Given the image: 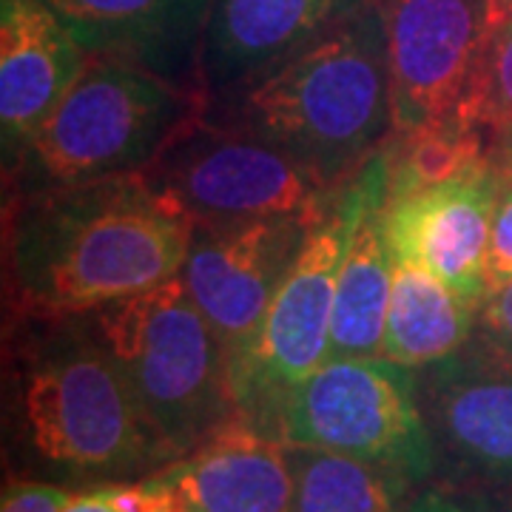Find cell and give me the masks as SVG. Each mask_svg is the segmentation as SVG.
Segmentation results:
<instances>
[{"instance_id": "6da1fadb", "label": "cell", "mask_w": 512, "mask_h": 512, "mask_svg": "<svg viewBox=\"0 0 512 512\" xmlns=\"http://www.w3.org/2000/svg\"><path fill=\"white\" fill-rule=\"evenodd\" d=\"M194 225L143 171L23 191L9 225V274L35 319L83 316L183 271Z\"/></svg>"}, {"instance_id": "7a4b0ae2", "label": "cell", "mask_w": 512, "mask_h": 512, "mask_svg": "<svg viewBox=\"0 0 512 512\" xmlns=\"http://www.w3.org/2000/svg\"><path fill=\"white\" fill-rule=\"evenodd\" d=\"M202 114L285 151L328 188L348 183L393 134L379 0Z\"/></svg>"}, {"instance_id": "3957f363", "label": "cell", "mask_w": 512, "mask_h": 512, "mask_svg": "<svg viewBox=\"0 0 512 512\" xmlns=\"http://www.w3.org/2000/svg\"><path fill=\"white\" fill-rule=\"evenodd\" d=\"M18 379L20 424L40 461L100 484L146 478L174 456L86 316L40 319Z\"/></svg>"}, {"instance_id": "277c9868", "label": "cell", "mask_w": 512, "mask_h": 512, "mask_svg": "<svg viewBox=\"0 0 512 512\" xmlns=\"http://www.w3.org/2000/svg\"><path fill=\"white\" fill-rule=\"evenodd\" d=\"M83 316L174 461L237 416L225 348L180 276Z\"/></svg>"}, {"instance_id": "5b68a950", "label": "cell", "mask_w": 512, "mask_h": 512, "mask_svg": "<svg viewBox=\"0 0 512 512\" xmlns=\"http://www.w3.org/2000/svg\"><path fill=\"white\" fill-rule=\"evenodd\" d=\"M387 180L390 168L382 146L348 183L336 188L325 214L313 222L254 342L228 365V390L239 419L274 436L293 387L330 359V322L339 274L367 208L387 197Z\"/></svg>"}, {"instance_id": "8992f818", "label": "cell", "mask_w": 512, "mask_h": 512, "mask_svg": "<svg viewBox=\"0 0 512 512\" xmlns=\"http://www.w3.org/2000/svg\"><path fill=\"white\" fill-rule=\"evenodd\" d=\"M205 100L114 57H89L52 114L6 163L20 194L52 185L137 174L154 163Z\"/></svg>"}, {"instance_id": "52a82bcc", "label": "cell", "mask_w": 512, "mask_h": 512, "mask_svg": "<svg viewBox=\"0 0 512 512\" xmlns=\"http://www.w3.org/2000/svg\"><path fill=\"white\" fill-rule=\"evenodd\" d=\"M274 436L382 464L421 484L436 467V444L419 399V373L384 356L328 359L293 387Z\"/></svg>"}, {"instance_id": "ba28073f", "label": "cell", "mask_w": 512, "mask_h": 512, "mask_svg": "<svg viewBox=\"0 0 512 512\" xmlns=\"http://www.w3.org/2000/svg\"><path fill=\"white\" fill-rule=\"evenodd\" d=\"M143 177L194 228L265 217L316 220L336 194L285 151L202 111L177 131Z\"/></svg>"}, {"instance_id": "9c48e42d", "label": "cell", "mask_w": 512, "mask_h": 512, "mask_svg": "<svg viewBox=\"0 0 512 512\" xmlns=\"http://www.w3.org/2000/svg\"><path fill=\"white\" fill-rule=\"evenodd\" d=\"M387 35L393 134L461 126L490 0H379Z\"/></svg>"}, {"instance_id": "30bf717a", "label": "cell", "mask_w": 512, "mask_h": 512, "mask_svg": "<svg viewBox=\"0 0 512 512\" xmlns=\"http://www.w3.org/2000/svg\"><path fill=\"white\" fill-rule=\"evenodd\" d=\"M316 220L265 217L231 225H197L191 231L180 279L220 336L228 365L254 342Z\"/></svg>"}, {"instance_id": "8fae6325", "label": "cell", "mask_w": 512, "mask_h": 512, "mask_svg": "<svg viewBox=\"0 0 512 512\" xmlns=\"http://www.w3.org/2000/svg\"><path fill=\"white\" fill-rule=\"evenodd\" d=\"M501 180L504 174L484 154L447 180L402 197H384V234L393 256L419 265L458 296L484 305Z\"/></svg>"}, {"instance_id": "7c38bea8", "label": "cell", "mask_w": 512, "mask_h": 512, "mask_svg": "<svg viewBox=\"0 0 512 512\" xmlns=\"http://www.w3.org/2000/svg\"><path fill=\"white\" fill-rule=\"evenodd\" d=\"M376 0H214L202 37L205 103L242 92Z\"/></svg>"}, {"instance_id": "4fadbf2b", "label": "cell", "mask_w": 512, "mask_h": 512, "mask_svg": "<svg viewBox=\"0 0 512 512\" xmlns=\"http://www.w3.org/2000/svg\"><path fill=\"white\" fill-rule=\"evenodd\" d=\"M77 43L202 94V37L214 0H46Z\"/></svg>"}, {"instance_id": "5bb4252c", "label": "cell", "mask_w": 512, "mask_h": 512, "mask_svg": "<svg viewBox=\"0 0 512 512\" xmlns=\"http://www.w3.org/2000/svg\"><path fill=\"white\" fill-rule=\"evenodd\" d=\"M419 399L436 458L490 481L512 484V367L461 350L421 367Z\"/></svg>"}, {"instance_id": "9a60e30c", "label": "cell", "mask_w": 512, "mask_h": 512, "mask_svg": "<svg viewBox=\"0 0 512 512\" xmlns=\"http://www.w3.org/2000/svg\"><path fill=\"white\" fill-rule=\"evenodd\" d=\"M46 0H0V131L9 163L89 63Z\"/></svg>"}, {"instance_id": "2e32d148", "label": "cell", "mask_w": 512, "mask_h": 512, "mask_svg": "<svg viewBox=\"0 0 512 512\" xmlns=\"http://www.w3.org/2000/svg\"><path fill=\"white\" fill-rule=\"evenodd\" d=\"M188 512H293L296 478L285 441L234 419L163 467Z\"/></svg>"}, {"instance_id": "e0dca14e", "label": "cell", "mask_w": 512, "mask_h": 512, "mask_svg": "<svg viewBox=\"0 0 512 512\" xmlns=\"http://www.w3.org/2000/svg\"><path fill=\"white\" fill-rule=\"evenodd\" d=\"M481 305L458 296L419 265L393 256V288L382 356L421 370L458 356L473 342Z\"/></svg>"}, {"instance_id": "ac0fdd59", "label": "cell", "mask_w": 512, "mask_h": 512, "mask_svg": "<svg viewBox=\"0 0 512 512\" xmlns=\"http://www.w3.org/2000/svg\"><path fill=\"white\" fill-rule=\"evenodd\" d=\"M382 205L379 200L367 208L345 256L330 322V359L382 356L393 288V251L384 234Z\"/></svg>"}, {"instance_id": "d6986e66", "label": "cell", "mask_w": 512, "mask_h": 512, "mask_svg": "<svg viewBox=\"0 0 512 512\" xmlns=\"http://www.w3.org/2000/svg\"><path fill=\"white\" fill-rule=\"evenodd\" d=\"M293 512H402L413 481L362 458L293 447Z\"/></svg>"}, {"instance_id": "ffe728a7", "label": "cell", "mask_w": 512, "mask_h": 512, "mask_svg": "<svg viewBox=\"0 0 512 512\" xmlns=\"http://www.w3.org/2000/svg\"><path fill=\"white\" fill-rule=\"evenodd\" d=\"M461 126L493 134L512 126V9L490 3V23L461 106Z\"/></svg>"}, {"instance_id": "44dd1931", "label": "cell", "mask_w": 512, "mask_h": 512, "mask_svg": "<svg viewBox=\"0 0 512 512\" xmlns=\"http://www.w3.org/2000/svg\"><path fill=\"white\" fill-rule=\"evenodd\" d=\"M467 350L493 365L512 367V282L484 299L476 333Z\"/></svg>"}, {"instance_id": "7402d4cb", "label": "cell", "mask_w": 512, "mask_h": 512, "mask_svg": "<svg viewBox=\"0 0 512 512\" xmlns=\"http://www.w3.org/2000/svg\"><path fill=\"white\" fill-rule=\"evenodd\" d=\"M120 512H188L183 495L163 476V470L134 481L103 484Z\"/></svg>"}, {"instance_id": "603a6c76", "label": "cell", "mask_w": 512, "mask_h": 512, "mask_svg": "<svg viewBox=\"0 0 512 512\" xmlns=\"http://www.w3.org/2000/svg\"><path fill=\"white\" fill-rule=\"evenodd\" d=\"M507 282H512V177L504 174L487 251V296L504 288Z\"/></svg>"}, {"instance_id": "cb8c5ba5", "label": "cell", "mask_w": 512, "mask_h": 512, "mask_svg": "<svg viewBox=\"0 0 512 512\" xmlns=\"http://www.w3.org/2000/svg\"><path fill=\"white\" fill-rule=\"evenodd\" d=\"M69 490L40 481H9L3 487L0 512H63Z\"/></svg>"}, {"instance_id": "d4e9b609", "label": "cell", "mask_w": 512, "mask_h": 512, "mask_svg": "<svg viewBox=\"0 0 512 512\" xmlns=\"http://www.w3.org/2000/svg\"><path fill=\"white\" fill-rule=\"evenodd\" d=\"M402 512H476L473 504H461L450 495L436 493V490H427V493L416 495L404 504Z\"/></svg>"}, {"instance_id": "484cf974", "label": "cell", "mask_w": 512, "mask_h": 512, "mask_svg": "<svg viewBox=\"0 0 512 512\" xmlns=\"http://www.w3.org/2000/svg\"><path fill=\"white\" fill-rule=\"evenodd\" d=\"M63 512H120L114 507V501L106 493L103 484H97L92 490H83V493H72Z\"/></svg>"}, {"instance_id": "4316f807", "label": "cell", "mask_w": 512, "mask_h": 512, "mask_svg": "<svg viewBox=\"0 0 512 512\" xmlns=\"http://www.w3.org/2000/svg\"><path fill=\"white\" fill-rule=\"evenodd\" d=\"M487 154L501 174L512 177V126H504L487 134Z\"/></svg>"}, {"instance_id": "83f0119b", "label": "cell", "mask_w": 512, "mask_h": 512, "mask_svg": "<svg viewBox=\"0 0 512 512\" xmlns=\"http://www.w3.org/2000/svg\"><path fill=\"white\" fill-rule=\"evenodd\" d=\"M473 510L476 512H512V504L507 501H493V498H481L473 504Z\"/></svg>"}, {"instance_id": "f1b7e54d", "label": "cell", "mask_w": 512, "mask_h": 512, "mask_svg": "<svg viewBox=\"0 0 512 512\" xmlns=\"http://www.w3.org/2000/svg\"><path fill=\"white\" fill-rule=\"evenodd\" d=\"M490 3H495V6H510L512 9V0H490Z\"/></svg>"}]
</instances>
